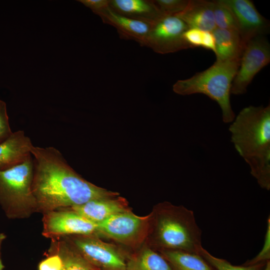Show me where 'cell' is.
<instances>
[{
  "instance_id": "cell-2",
  "label": "cell",
  "mask_w": 270,
  "mask_h": 270,
  "mask_svg": "<svg viewBox=\"0 0 270 270\" xmlns=\"http://www.w3.org/2000/svg\"><path fill=\"white\" fill-rule=\"evenodd\" d=\"M231 142L260 188L270 190V106L242 109L230 126Z\"/></svg>"
},
{
  "instance_id": "cell-14",
  "label": "cell",
  "mask_w": 270,
  "mask_h": 270,
  "mask_svg": "<svg viewBox=\"0 0 270 270\" xmlns=\"http://www.w3.org/2000/svg\"><path fill=\"white\" fill-rule=\"evenodd\" d=\"M108 7L117 14L150 24L165 16L153 0H110Z\"/></svg>"
},
{
  "instance_id": "cell-4",
  "label": "cell",
  "mask_w": 270,
  "mask_h": 270,
  "mask_svg": "<svg viewBox=\"0 0 270 270\" xmlns=\"http://www.w3.org/2000/svg\"><path fill=\"white\" fill-rule=\"evenodd\" d=\"M156 238L160 250H178L200 254L202 230L192 210L170 204L160 206L157 214Z\"/></svg>"
},
{
  "instance_id": "cell-17",
  "label": "cell",
  "mask_w": 270,
  "mask_h": 270,
  "mask_svg": "<svg viewBox=\"0 0 270 270\" xmlns=\"http://www.w3.org/2000/svg\"><path fill=\"white\" fill-rule=\"evenodd\" d=\"M212 32L215 42L216 60L240 59L245 44L238 31L216 28Z\"/></svg>"
},
{
  "instance_id": "cell-22",
  "label": "cell",
  "mask_w": 270,
  "mask_h": 270,
  "mask_svg": "<svg viewBox=\"0 0 270 270\" xmlns=\"http://www.w3.org/2000/svg\"><path fill=\"white\" fill-rule=\"evenodd\" d=\"M213 2V12L216 28L239 32L236 19L230 10L219 0H214Z\"/></svg>"
},
{
  "instance_id": "cell-5",
  "label": "cell",
  "mask_w": 270,
  "mask_h": 270,
  "mask_svg": "<svg viewBox=\"0 0 270 270\" xmlns=\"http://www.w3.org/2000/svg\"><path fill=\"white\" fill-rule=\"evenodd\" d=\"M32 155L12 167L0 170V206L10 219L30 217L38 212L32 190Z\"/></svg>"
},
{
  "instance_id": "cell-29",
  "label": "cell",
  "mask_w": 270,
  "mask_h": 270,
  "mask_svg": "<svg viewBox=\"0 0 270 270\" xmlns=\"http://www.w3.org/2000/svg\"><path fill=\"white\" fill-rule=\"evenodd\" d=\"M202 47L211 50L216 54L215 42L212 32L203 31Z\"/></svg>"
},
{
  "instance_id": "cell-31",
  "label": "cell",
  "mask_w": 270,
  "mask_h": 270,
  "mask_svg": "<svg viewBox=\"0 0 270 270\" xmlns=\"http://www.w3.org/2000/svg\"><path fill=\"white\" fill-rule=\"evenodd\" d=\"M263 270H270V260L266 262L265 267Z\"/></svg>"
},
{
  "instance_id": "cell-23",
  "label": "cell",
  "mask_w": 270,
  "mask_h": 270,
  "mask_svg": "<svg viewBox=\"0 0 270 270\" xmlns=\"http://www.w3.org/2000/svg\"><path fill=\"white\" fill-rule=\"evenodd\" d=\"M190 0H153L158 10L165 16H174L187 6Z\"/></svg>"
},
{
  "instance_id": "cell-3",
  "label": "cell",
  "mask_w": 270,
  "mask_h": 270,
  "mask_svg": "<svg viewBox=\"0 0 270 270\" xmlns=\"http://www.w3.org/2000/svg\"><path fill=\"white\" fill-rule=\"evenodd\" d=\"M240 60H216L208 69L190 78L178 80L173 85V91L182 96L194 94L207 96L220 106L223 122H232L236 116L230 102V90Z\"/></svg>"
},
{
  "instance_id": "cell-11",
  "label": "cell",
  "mask_w": 270,
  "mask_h": 270,
  "mask_svg": "<svg viewBox=\"0 0 270 270\" xmlns=\"http://www.w3.org/2000/svg\"><path fill=\"white\" fill-rule=\"evenodd\" d=\"M150 215L140 216L128 211L114 214L96 224L98 232L122 243L128 244L142 232Z\"/></svg>"
},
{
  "instance_id": "cell-7",
  "label": "cell",
  "mask_w": 270,
  "mask_h": 270,
  "mask_svg": "<svg viewBox=\"0 0 270 270\" xmlns=\"http://www.w3.org/2000/svg\"><path fill=\"white\" fill-rule=\"evenodd\" d=\"M270 62V45L264 36H256L248 41L232 84L230 94L234 95L245 94L254 76Z\"/></svg>"
},
{
  "instance_id": "cell-6",
  "label": "cell",
  "mask_w": 270,
  "mask_h": 270,
  "mask_svg": "<svg viewBox=\"0 0 270 270\" xmlns=\"http://www.w3.org/2000/svg\"><path fill=\"white\" fill-rule=\"evenodd\" d=\"M60 238L99 270L126 269L124 256L116 248L94 236L72 235Z\"/></svg>"
},
{
  "instance_id": "cell-8",
  "label": "cell",
  "mask_w": 270,
  "mask_h": 270,
  "mask_svg": "<svg viewBox=\"0 0 270 270\" xmlns=\"http://www.w3.org/2000/svg\"><path fill=\"white\" fill-rule=\"evenodd\" d=\"M42 235L52 240L72 235L93 236L97 224L69 208L44 213Z\"/></svg>"
},
{
  "instance_id": "cell-10",
  "label": "cell",
  "mask_w": 270,
  "mask_h": 270,
  "mask_svg": "<svg viewBox=\"0 0 270 270\" xmlns=\"http://www.w3.org/2000/svg\"><path fill=\"white\" fill-rule=\"evenodd\" d=\"M232 13L240 33L246 43L258 36H264L270 30L269 21L262 16L249 0H219Z\"/></svg>"
},
{
  "instance_id": "cell-27",
  "label": "cell",
  "mask_w": 270,
  "mask_h": 270,
  "mask_svg": "<svg viewBox=\"0 0 270 270\" xmlns=\"http://www.w3.org/2000/svg\"><path fill=\"white\" fill-rule=\"evenodd\" d=\"M203 31L196 28H188L184 34L183 38L190 48L202 47Z\"/></svg>"
},
{
  "instance_id": "cell-1",
  "label": "cell",
  "mask_w": 270,
  "mask_h": 270,
  "mask_svg": "<svg viewBox=\"0 0 270 270\" xmlns=\"http://www.w3.org/2000/svg\"><path fill=\"white\" fill-rule=\"evenodd\" d=\"M30 152L34 157L32 190L38 212L44 214L70 208L90 200L118 195L83 178L54 147L33 146Z\"/></svg>"
},
{
  "instance_id": "cell-9",
  "label": "cell",
  "mask_w": 270,
  "mask_h": 270,
  "mask_svg": "<svg viewBox=\"0 0 270 270\" xmlns=\"http://www.w3.org/2000/svg\"><path fill=\"white\" fill-rule=\"evenodd\" d=\"M188 26L175 16H164L152 24L146 46L156 52L166 54L190 48L183 34Z\"/></svg>"
},
{
  "instance_id": "cell-12",
  "label": "cell",
  "mask_w": 270,
  "mask_h": 270,
  "mask_svg": "<svg viewBox=\"0 0 270 270\" xmlns=\"http://www.w3.org/2000/svg\"><path fill=\"white\" fill-rule=\"evenodd\" d=\"M102 22L116 28L120 38L134 40L146 46V40L152 24L128 18L113 12L109 7L98 12Z\"/></svg>"
},
{
  "instance_id": "cell-25",
  "label": "cell",
  "mask_w": 270,
  "mask_h": 270,
  "mask_svg": "<svg viewBox=\"0 0 270 270\" xmlns=\"http://www.w3.org/2000/svg\"><path fill=\"white\" fill-rule=\"evenodd\" d=\"M12 133L9 124L6 104L0 100V142L7 139Z\"/></svg>"
},
{
  "instance_id": "cell-24",
  "label": "cell",
  "mask_w": 270,
  "mask_h": 270,
  "mask_svg": "<svg viewBox=\"0 0 270 270\" xmlns=\"http://www.w3.org/2000/svg\"><path fill=\"white\" fill-rule=\"evenodd\" d=\"M270 217L268 219V228L265 237L263 248L258 254L252 260H248L244 266H250L262 262H266L270 259Z\"/></svg>"
},
{
  "instance_id": "cell-20",
  "label": "cell",
  "mask_w": 270,
  "mask_h": 270,
  "mask_svg": "<svg viewBox=\"0 0 270 270\" xmlns=\"http://www.w3.org/2000/svg\"><path fill=\"white\" fill-rule=\"evenodd\" d=\"M50 250L55 252L60 256L62 260L61 270H99L62 238L52 240Z\"/></svg>"
},
{
  "instance_id": "cell-30",
  "label": "cell",
  "mask_w": 270,
  "mask_h": 270,
  "mask_svg": "<svg viewBox=\"0 0 270 270\" xmlns=\"http://www.w3.org/2000/svg\"><path fill=\"white\" fill-rule=\"evenodd\" d=\"M6 235L4 233H0V270H3L4 268V266L2 261V246L3 242L6 238Z\"/></svg>"
},
{
  "instance_id": "cell-19",
  "label": "cell",
  "mask_w": 270,
  "mask_h": 270,
  "mask_svg": "<svg viewBox=\"0 0 270 270\" xmlns=\"http://www.w3.org/2000/svg\"><path fill=\"white\" fill-rule=\"evenodd\" d=\"M126 270H174L160 254L146 248L126 260Z\"/></svg>"
},
{
  "instance_id": "cell-13",
  "label": "cell",
  "mask_w": 270,
  "mask_h": 270,
  "mask_svg": "<svg viewBox=\"0 0 270 270\" xmlns=\"http://www.w3.org/2000/svg\"><path fill=\"white\" fill-rule=\"evenodd\" d=\"M66 208L76 212L96 224L114 214L130 211L126 200L123 198L116 196L92 200Z\"/></svg>"
},
{
  "instance_id": "cell-18",
  "label": "cell",
  "mask_w": 270,
  "mask_h": 270,
  "mask_svg": "<svg viewBox=\"0 0 270 270\" xmlns=\"http://www.w3.org/2000/svg\"><path fill=\"white\" fill-rule=\"evenodd\" d=\"M160 252L174 270H216L200 254L178 250Z\"/></svg>"
},
{
  "instance_id": "cell-28",
  "label": "cell",
  "mask_w": 270,
  "mask_h": 270,
  "mask_svg": "<svg viewBox=\"0 0 270 270\" xmlns=\"http://www.w3.org/2000/svg\"><path fill=\"white\" fill-rule=\"evenodd\" d=\"M78 2L90 8L96 14L109 6L110 0H79Z\"/></svg>"
},
{
  "instance_id": "cell-16",
  "label": "cell",
  "mask_w": 270,
  "mask_h": 270,
  "mask_svg": "<svg viewBox=\"0 0 270 270\" xmlns=\"http://www.w3.org/2000/svg\"><path fill=\"white\" fill-rule=\"evenodd\" d=\"M213 1L190 0L182 12L174 15L180 18L188 28L212 32L216 28Z\"/></svg>"
},
{
  "instance_id": "cell-26",
  "label": "cell",
  "mask_w": 270,
  "mask_h": 270,
  "mask_svg": "<svg viewBox=\"0 0 270 270\" xmlns=\"http://www.w3.org/2000/svg\"><path fill=\"white\" fill-rule=\"evenodd\" d=\"M50 255L38 264V270H61L62 260L56 252L50 250Z\"/></svg>"
},
{
  "instance_id": "cell-21",
  "label": "cell",
  "mask_w": 270,
  "mask_h": 270,
  "mask_svg": "<svg viewBox=\"0 0 270 270\" xmlns=\"http://www.w3.org/2000/svg\"><path fill=\"white\" fill-rule=\"evenodd\" d=\"M201 256L216 270H263L266 262H262L250 266H235L225 259L212 255L203 247L201 248Z\"/></svg>"
},
{
  "instance_id": "cell-15",
  "label": "cell",
  "mask_w": 270,
  "mask_h": 270,
  "mask_svg": "<svg viewBox=\"0 0 270 270\" xmlns=\"http://www.w3.org/2000/svg\"><path fill=\"white\" fill-rule=\"evenodd\" d=\"M33 146L23 130H18L0 142V170L16 165L32 155Z\"/></svg>"
}]
</instances>
